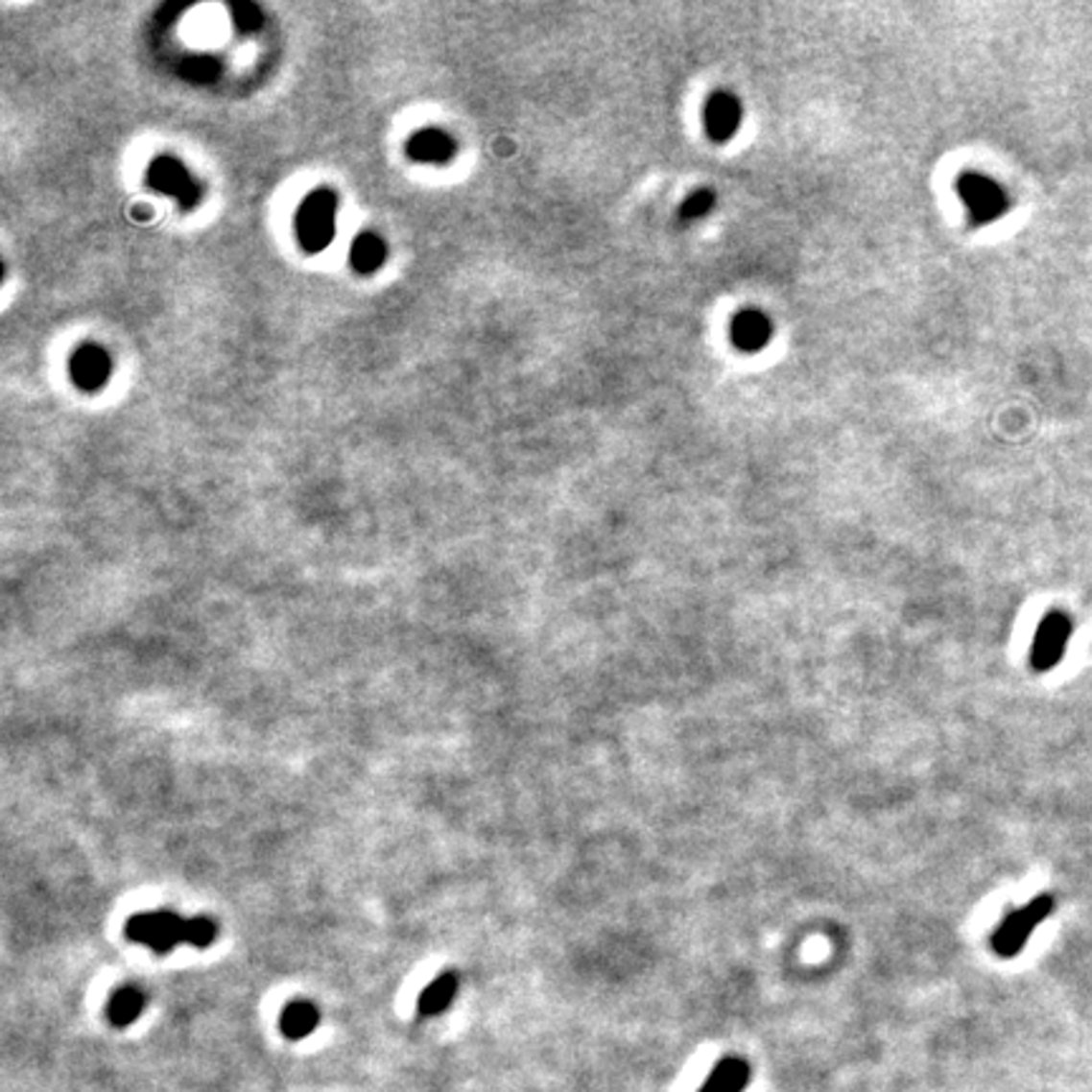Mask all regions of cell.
Returning a JSON list of instances; mask_svg holds the SVG:
<instances>
[{
    "instance_id": "1",
    "label": "cell",
    "mask_w": 1092,
    "mask_h": 1092,
    "mask_svg": "<svg viewBox=\"0 0 1092 1092\" xmlns=\"http://www.w3.org/2000/svg\"><path fill=\"white\" fill-rule=\"evenodd\" d=\"M337 195L332 190H314L301 201L297 213V235L306 253H321L334 238Z\"/></svg>"
},
{
    "instance_id": "2",
    "label": "cell",
    "mask_w": 1092,
    "mask_h": 1092,
    "mask_svg": "<svg viewBox=\"0 0 1092 1092\" xmlns=\"http://www.w3.org/2000/svg\"><path fill=\"white\" fill-rule=\"evenodd\" d=\"M1052 911H1055V898H1050V895H1039V898L1030 900V903L1019 908V911L1009 913V915L999 923L994 936H991V948L996 951V956L1011 959V956L1019 954L1024 948V943L1030 940V936L1034 934V928H1037L1042 920L1050 918Z\"/></svg>"
},
{
    "instance_id": "3",
    "label": "cell",
    "mask_w": 1092,
    "mask_h": 1092,
    "mask_svg": "<svg viewBox=\"0 0 1092 1092\" xmlns=\"http://www.w3.org/2000/svg\"><path fill=\"white\" fill-rule=\"evenodd\" d=\"M187 918L175 911L137 913L127 920V938L150 946L154 954H170L175 946L185 943Z\"/></svg>"
},
{
    "instance_id": "4",
    "label": "cell",
    "mask_w": 1092,
    "mask_h": 1092,
    "mask_svg": "<svg viewBox=\"0 0 1092 1092\" xmlns=\"http://www.w3.org/2000/svg\"><path fill=\"white\" fill-rule=\"evenodd\" d=\"M956 190L961 195L968 215L979 226L994 223L1009 208V198L1004 193V187L982 173H963L956 182Z\"/></svg>"
},
{
    "instance_id": "5",
    "label": "cell",
    "mask_w": 1092,
    "mask_h": 1092,
    "mask_svg": "<svg viewBox=\"0 0 1092 1092\" xmlns=\"http://www.w3.org/2000/svg\"><path fill=\"white\" fill-rule=\"evenodd\" d=\"M1072 629H1075L1072 628V620L1065 612H1050V615L1044 617L1042 623H1039L1030 653V663L1034 671L1047 673L1052 668H1057V663L1067 651Z\"/></svg>"
},
{
    "instance_id": "6",
    "label": "cell",
    "mask_w": 1092,
    "mask_h": 1092,
    "mask_svg": "<svg viewBox=\"0 0 1092 1092\" xmlns=\"http://www.w3.org/2000/svg\"><path fill=\"white\" fill-rule=\"evenodd\" d=\"M147 182L157 190V193L173 195L180 201V205L193 208L198 198H201V187L193 180V175L187 173L185 165L180 159L175 157H157L147 170Z\"/></svg>"
},
{
    "instance_id": "7",
    "label": "cell",
    "mask_w": 1092,
    "mask_h": 1092,
    "mask_svg": "<svg viewBox=\"0 0 1092 1092\" xmlns=\"http://www.w3.org/2000/svg\"><path fill=\"white\" fill-rule=\"evenodd\" d=\"M703 125L713 142H728L741 125V102L731 91H716L703 109Z\"/></svg>"
},
{
    "instance_id": "8",
    "label": "cell",
    "mask_w": 1092,
    "mask_h": 1092,
    "mask_svg": "<svg viewBox=\"0 0 1092 1092\" xmlns=\"http://www.w3.org/2000/svg\"><path fill=\"white\" fill-rule=\"evenodd\" d=\"M71 377L77 382L83 392H97L107 385L111 374V360L109 354L99 344H83L79 346L74 357H71Z\"/></svg>"
},
{
    "instance_id": "9",
    "label": "cell",
    "mask_w": 1092,
    "mask_h": 1092,
    "mask_svg": "<svg viewBox=\"0 0 1092 1092\" xmlns=\"http://www.w3.org/2000/svg\"><path fill=\"white\" fill-rule=\"evenodd\" d=\"M772 319L759 309H744L731 321V342L741 352H759L772 342Z\"/></svg>"
},
{
    "instance_id": "10",
    "label": "cell",
    "mask_w": 1092,
    "mask_h": 1092,
    "mask_svg": "<svg viewBox=\"0 0 1092 1092\" xmlns=\"http://www.w3.org/2000/svg\"><path fill=\"white\" fill-rule=\"evenodd\" d=\"M408 154L415 162H428V165H445L456 154V139L442 130H420L415 131L408 142Z\"/></svg>"
},
{
    "instance_id": "11",
    "label": "cell",
    "mask_w": 1092,
    "mask_h": 1092,
    "mask_svg": "<svg viewBox=\"0 0 1092 1092\" xmlns=\"http://www.w3.org/2000/svg\"><path fill=\"white\" fill-rule=\"evenodd\" d=\"M751 1080V1070L744 1059L726 1057L713 1067L699 1092H744V1087Z\"/></svg>"
},
{
    "instance_id": "12",
    "label": "cell",
    "mask_w": 1092,
    "mask_h": 1092,
    "mask_svg": "<svg viewBox=\"0 0 1092 1092\" xmlns=\"http://www.w3.org/2000/svg\"><path fill=\"white\" fill-rule=\"evenodd\" d=\"M349 261L357 273H374L382 269V263L388 261V246L382 241L380 235L374 233H362L354 238L352 250H349Z\"/></svg>"
},
{
    "instance_id": "13",
    "label": "cell",
    "mask_w": 1092,
    "mask_h": 1092,
    "mask_svg": "<svg viewBox=\"0 0 1092 1092\" xmlns=\"http://www.w3.org/2000/svg\"><path fill=\"white\" fill-rule=\"evenodd\" d=\"M145 1004H147L145 991H139L137 986H122L117 988L114 996L109 999L107 1014H109V1019L117 1024V1027H127V1024L134 1022V1019L145 1011Z\"/></svg>"
},
{
    "instance_id": "14",
    "label": "cell",
    "mask_w": 1092,
    "mask_h": 1092,
    "mask_svg": "<svg viewBox=\"0 0 1092 1092\" xmlns=\"http://www.w3.org/2000/svg\"><path fill=\"white\" fill-rule=\"evenodd\" d=\"M319 1024V1009L309 1002L289 1004L281 1014V1030L289 1039L309 1037Z\"/></svg>"
},
{
    "instance_id": "15",
    "label": "cell",
    "mask_w": 1092,
    "mask_h": 1092,
    "mask_svg": "<svg viewBox=\"0 0 1092 1092\" xmlns=\"http://www.w3.org/2000/svg\"><path fill=\"white\" fill-rule=\"evenodd\" d=\"M456 991H458L456 974L438 976L436 982L430 984V986L422 991L417 1009H420V1014H425V1016L440 1014V1011L448 1009L450 1002L456 999Z\"/></svg>"
},
{
    "instance_id": "16",
    "label": "cell",
    "mask_w": 1092,
    "mask_h": 1092,
    "mask_svg": "<svg viewBox=\"0 0 1092 1092\" xmlns=\"http://www.w3.org/2000/svg\"><path fill=\"white\" fill-rule=\"evenodd\" d=\"M713 202H716L713 190H696V193L688 195L683 205H680V218H683V221H699V218L711 213Z\"/></svg>"
},
{
    "instance_id": "17",
    "label": "cell",
    "mask_w": 1092,
    "mask_h": 1092,
    "mask_svg": "<svg viewBox=\"0 0 1092 1092\" xmlns=\"http://www.w3.org/2000/svg\"><path fill=\"white\" fill-rule=\"evenodd\" d=\"M215 934H218V928H215V923L210 918H187L185 943H190V946H210L215 940Z\"/></svg>"
},
{
    "instance_id": "18",
    "label": "cell",
    "mask_w": 1092,
    "mask_h": 1092,
    "mask_svg": "<svg viewBox=\"0 0 1092 1092\" xmlns=\"http://www.w3.org/2000/svg\"><path fill=\"white\" fill-rule=\"evenodd\" d=\"M230 11H233L235 26L241 28V31H256L258 23H261V11L256 6H250V3L233 6Z\"/></svg>"
}]
</instances>
